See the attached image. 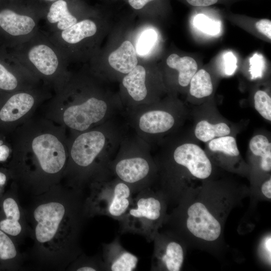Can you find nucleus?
<instances>
[{
	"instance_id": "obj_2",
	"label": "nucleus",
	"mask_w": 271,
	"mask_h": 271,
	"mask_svg": "<svg viewBox=\"0 0 271 271\" xmlns=\"http://www.w3.org/2000/svg\"><path fill=\"white\" fill-rule=\"evenodd\" d=\"M6 137L12 148L6 168L18 189L35 196L62 183L68 157L64 127L36 113Z\"/></svg>"
},
{
	"instance_id": "obj_5",
	"label": "nucleus",
	"mask_w": 271,
	"mask_h": 271,
	"mask_svg": "<svg viewBox=\"0 0 271 271\" xmlns=\"http://www.w3.org/2000/svg\"><path fill=\"white\" fill-rule=\"evenodd\" d=\"M108 170L114 177L127 184L133 194L151 187L156 173L149 145L138 136L123 138Z\"/></svg>"
},
{
	"instance_id": "obj_32",
	"label": "nucleus",
	"mask_w": 271,
	"mask_h": 271,
	"mask_svg": "<svg viewBox=\"0 0 271 271\" xmlns=\"http://www.w3.org/2000/svg\"><path fill=\"white\" fill-rule=\"evenodd\" d=\"M250 72L252 78L261 76L264 67L263 61L261 56L255 54L250 60Z\"/></svg>"
},
{
	"instance_id": "obj_8",
	"label": "nucleus",
	"mask_w": 271,
	"mask_h": 271,
	"mask_svg": "<svg viewBox=\"0 0 271 271\" xmlns=\"http://www.w3.org/2000/svg\"><path fill=\"white\" fill-rule=\"evenodd\" d=\"M22 89L0 99V136L6 137L37 113L43 99Z\"/></svg>"
},
{
	"instance_id": "obj_9",
	"label": "nucleus",
	"mask_w": 271,
	"mask_h": 271,
	"mask_svg": "<svg viewBox=\"0 0 271 271\" xmlns=\"http://www.w3.org/2000/svg\"><path fill=\"white\" fill-rule=\"evenodd\" d=\"M130 123L137 136L147 143L149 138L169 131L174 126L175 119L169 112L156 109L148 104L131 108Z\"/></svg>"
},
{
	"instance_id": "obj_16",
	"label": "nucleus",
	"mask_w": 271,
	"mask_h": 271,
	"mask_svg": "<svg viewBox=\"0 0 271 271\" xmlns=\"http://www.w3.org/2000/svg\"><path fill=\"white\" fill-rule=\"evenodd\" d=\"M146 79V71L141 65H137L123 77L122 85L134 102L131 108L144 104L148 95Z\"/></svg>"
},
{
	"instance_id": "obj_13",
	"label": "nucleus",
	"mask_w": 271,
	"mask_h": 271,
	"mask_svg": "<svg viewBox=\"0 0 271 271\" xmlns=\"http://www.w3.org/2000/svg\"><path fill=\"white\" fill-rule=\"evenodd\" d=\"M154 252L152 258L153 270L166 269L179 271L184 261V251L181 245L176 241L165 240L157 233L153 240Z\"/></svg>"
},
{
	"instance_id": "obj_30",
	"label": "nucleus",
	"mask_w": 271,
	"mask_h": 271,
	"mask_svg": "<svg viewBox=\"0 0 271 271\" xmlns=\"http://www.w3.org/2000/svg\"><path fill=\"white\" fill-rule=\"evenodd\" d=\"M157 34L153 29H149L142 33L136 46V52L141 56L147 54L155 45Z\"/></svg>"
},
{
	"instance_id": "obj_23",
	"label": "nucleus",
	"mask_w": 271,
	"mask_h": 271,
	"mask_svg": "<svg viewBox=\"0 0 271 271\" xmlns=\"http://www.w3.org/2000/svg\"><path fill=\"white\" fill-rule=\"evenodd\" d=\"M249 146L253 154L261 158V169L264 171H270L271 144L267 138L263 135L255 136L250 140Z\"/></svg>"
},
{
	"instance_id": "obj_22",
	"label": "nucleus",
	"mask_w": 271,
	"mask_h": 271,
	"mask_svg": "<svg viewBox=\"0 0 271 271\" xmlns=\"http://www.w3.org/2000/svg\"><path fill=\"white\" fill-rule=\"evenodd\" d=\"M96 31L97 27L94 22L90 20L85 19L63 30L61 37L66 43L74 44L85 38L93 36Z\"/></svg>"
},
{
	"instance_id": "obj_19",
	"label": "nucleus",
	"mask_w": 271,
	"mask_h": 271,
	"mask_svg": "<svg viewBox=\"0 0 271 271\" xmlns=\"http://www.w3.org/2000/svg\"><path fill=\"white\" fill-rule=\"evenodd\" d=\"M108 62L114 70L127 74L138 64L135 48L129 41H124L108 57Z\"/></svg>"
},
{
	"instance_id": "obj_7",
	"label": "nucleus",
	"mask_w": 271,
	"mask_h": 271,
	"mask_svg": "<svg viewBox=\"0 0 271 271\" xmlns=\"http://www.w3.org/2000/svg\"><path fill=\"white\" fill-rule=\"evenodd\" d=\"M160 197L151 187L136 193L119 221L120 233L138 234L148 242L153 241L164 215V204Z\"/></svg>"
},
{
	"instance_id": "obj_40",
	"label": "nucleus",
	"mask_w": 271,
	"mask_h": 271,
	"mask_svg": "<svg viewBox=\"0 0 271 271\" xmlns=\"http://www.w3.org/2000/svg\"><path fill=\"white\" fill-rule=\"evenodd\" d=\"M265 249L270 255L271 252V238L270 236L267 237L264 242Z\"/></svg>"
},
{
	"instance_id": "obj_39",
	"label": "nucleus",
	"mask_w": 271,
	"mask_h": 271,
	"mask_svg": "<svg viewBox=\"0 0 271 271\" xmlns=\"http://www.w3.org/2000/svg\"><path fill=\"white\" fill-rule=\"evenodd\" d=\"M261 192L267 198H271V179L265 181L261 186Z\"/></svg>"
},
{
	"instance_id": "obj_27",
	"label": "nucleus",
	"mask_w": 271,
	"mask_h": 271,
	"mask_svg": "<svg viewBox=\"0 0 271 271\" xmlns=\"http://www.w3.org/2000/svg\"><path fill=\"white\" fill-rule=\"evenodd\" d=\"M208 147L212 151L222 152L232 157L239 154L236 140L231 136H226L213 139L209 142Z\"/></svg>"
},
{
	"instance_id": "obj_29",
	"label": "nucleus",
	"mask_w": 271,
	"mask_h": 271,
	"mask_svg": "<svg viewBox=\"0 0 271 271\" xmlns=\"http://www.w3.org/2000/svg\"><path fill=\"white\" fill-rule=\"evenodd\" d=\"M19 78L0 63V90L15 92L19 89Z\"/></svg>"
},
{
	"instance_id": "obj_20",
	"label": "nucleus",
	"mask_w": 271,
	"mask_h": 271,
	"mask_svg": "<svg viewBox=\"0 0 271 271\" xmlns=\"http://www.w3.org/2000/svg\"><path fill=\"white\" fill-rule=\"evenodd\" d=\"M166 62L169 67L178 71V82L183 87L189 85L198 69L196 61L189 56L180 57L177 54H172L168 57Z\"/></svg>"
},
{
	"instance_id": "obj_41",
	"label": "nucleus",
	"mask_w": 271,
	"mask_h": 271,
	"mask_svg": "<svg viewBox=\"0 0 271 271\" xmlns=\"http://www.w3.org/2000/svg\"><path fill=\"white\" fill-rule=\"evenodd\" d=\"M47 1H55V0H47Z\"/></svg>"
},
{
	"instance_id": "obj_24",
	"label": "nucleus",
	"mask_w": 271,
	"mask_h": 271,
	"mask_svg": "<svg viewBox=\"0 0 271 271\" xmlns=\"http://www.w3.org/2000/svg\"><path fill=\"white\" fill-rule=\"evenodd\" d=\"M230 132V128L226 123L220 122L212 124L206 120L199 122L195 129L196 137L203 142H207L215 137L227 136Z\"/></svg>"
},
{
	"instance_id": "obj_15",
	"label": "nucleus",
	"mask_w": 271,
	"mask_h": 271,
	"mask_svg": "<svg viewBox=\"0 0 271 271\" xmlns=\"http://www.w3.org/2000/svg\"><path fill=\"white\" fill-rule=\"evenodd\" d=\"M28 58L43 76H53L58 71V58L53 49L45 44H38L32 47L29 51Z\"/></svg>"
},
{
	"instance_id": "obj_33",
	"label": "nucleus",
	"mask_w": 271,
	"mask_h": 271,
	"mask_svg": "<svg viewBox=\"0 0 271 271\" xmlns=\"http://www.w3.org/2000/svg\"><path fill=\"white\" fill-rule=\"evenodd\" d=\"M12 154V148L7 137L0 136V163L9 160Z\"/></svg>"
},
{
	"instance_id": "obj_21",
	"label": "nucleus",
	"mask_w": 271,
	"mask_h": 271,
	"mask_svg": "<svg viewBox=\"0 0 271 271\" xmlns=\"http://www.w3.org/2000/svg\"><path fill=\"white\" fill-rule=\"evenodd\" d=\"M47 19L51 23H57V28L62 31L77 22L76 18L69 11L67 4L64 0H58L52 4Z\"/></svg>"
},
{
	"instance_id": "obj_17",
	"label": "nucleus",
	"mask_w": 271,
	"mask_h": 271,
	"mask_svg": "<svg viewBox=\"0 0 271 271\" xmlns=\"http://www.w3.org/2000/svg\"><path fill=\"white\" fill-rule=\"evenodd\" d=\"M0 26L9 34L17 36L31 32L35 27V22L29 16L5 9L0 12Z\"/></svg>"
},
{
	"instance_id": "obj_31",
	"label": "nucleus",
	"mask_w": 271,
	"mask_h": 271,
	"mask_svg": "<svg viewBox=\"0 0 271 271\" xmlns=\"http://www.w3.org/2000/svg\"><path fill=\"white\" fill-rule=\"evenodd\" d=\"M194 24L200 31L210 35H216L220 32L219 23L202 14H199L195 17Z\"/></svg>"
},
{
	"instance_id": "obj_35",
	"label": "nucleus",
	"mask_w": 271,
	"mask_h": 271,
	"mask_svg": "<svg viewBox=\"0 0 271 271\" xmlns=\"http://www.w3.org/2000/svg\"><path fill=\"white\" fill-rule=\"evenodd\" d=\"M255 26L257 30L267 38L271 39V21L268 19H261L258 21Z\"/></svg>"
},
{
	"instance_id": "obj_11",
	"label": "nucleus",
	"mask_w": 271,
	"mask_h": 271,
	"mask_svg": "<svg viewBox=\"0 0 271 271\" xmlns=\"http://www.w3.org/2000/svg\"><path fill=\"white\" fill-rule=\"evenodd\" d=\"M186 226L195 236L206 241L217 239L221 233V225L201 202H196L189 207Z\"/></svg>"
},
{
	"instance_id": "obj_34",
	"label": "nucleus",
	"mask_w": 271,
	"mask_h": 271,
	"mask_svg": "<svg viewBox=\"0 0 271 271\" xmlns=\"http://www.w3.org/2000/svg\"><path fill=\"white\" fill-rule=\"evenodd\" d=\"M225 73L231 75L234 73L237 68V60L231 52L226 53L224 55Z\"/></svg>"
},
{
	"instance_id": "obj_37",
	"label": "nucleus",
	"mask_w": 271,
	"mask_h": 271,
	"mask_svg": "<svg viewBox=\"0 0 271 271\" xmlns=\"http://www.w3.org/2000/svg\"><path fill=\"white\" fill-rule=\"evenodd\" d=\"M188 4L194 7H207L216 4L220 0H185Z\"/></svg>"
},
{
	"instance_id": "obj_6",
	"label": "nucleus",
	"mask_w": 271,
	"mask_h": 271,
	"mask_svg": "<svg viewBox=\"0 0 271 271\" xmlns=\"http://www.w3.org/2000/svg\"><path fill=\"white\" fill-rule=\"evenodd\" d=\"M86 187L89 191L85 195L84 206L88 218L105 215L119 221L131 204V189L109 172L92 180Z\"/></svg>"
},
{
	"instance_id": "obj_14",
	"label": "nucleus",
	"mask_w": 271,
	"mask_h": 271,
	"mask_svg": "<svg viewBox=\"0 0 271 271\" xmlns=\"http://www.w3.org/2000/svg\"><path fill=\"white\" fill-rule=\"evenodd\" d=\"M101 258L106 271H132L136 268L138 262L136 256L122 247L118 236L103 244Z\"/></svg>"
},
{
	"instance_id": "obj_18",
	"label": "nucleus",
	"mask_w": 271,
	"mask_h": 271,
	"mask_svg": "<svg viewBox=\"0 0 271 271\" xmlns=\"http://www.w3.org/2000/svg\"><path fill=\"white\" fill-rule=\"evenodd\" d=\"M23 257L18 244L0 229V270H15L21 267Z\"/></svg>"
},
{
	"instance_id": "obj_26",
	"label": "nucleus",
	"mask_w": 271,
	"mask_h": 271,
	"mask_svg": "<svg viewBox=\"0 0 271 271\" xmlns=\"http://www.w3.org/2000/svg\"><path fill=\"white\" fill-rule=\"evenodd\" d=\"M76 271L105 270L101 257L87 256L82 253L68 267Z\"/></svg>"
},
{
	"instance_id": "obj_28",
	"label": "nucleus",
	"mask_w": 271,
	"mask_h": 271,
	"mask_svg": "<svg viewBox=\"0 0 271 271\" xmlns=\"http://www.w3.org/2000/svg\"><path fill=\"white\" fill-rule=\"evenodd\" d=\"M254 107L264 118L271 120V98L264 91H257L254 96Z\"/></svg>"
},
{
	"instance_id": "obj_3",
	"label": "nucleus",
	"mask_w": 271,
	"mask_h": 271,
	"mask_svg": "<svg viewBox=\"0 0 271 271\" xmlns=\"http://www.w3.org/2000/svg\"><path fill=\"white\" fill-rule=\"evenodd\" d=\"M111 119L83 132L68 133V157L62 183L84 190L91 181L109 172L108 166L123 138Z\"/></svg>"
},
{
	"instance_id": "obj_4",
	"label": "nucleus",
	"mask_w": 271,
	"mask_h": 271,
	"mask_svg": "<svg viewBox=\"0 0 271 271\" xmlns=\"http://www.w3.org/2000/svg\"><path fill=\"white\" fill-rule=\"evenodd\" d=\"M119 107L95 95L76 96L62 89L54 98L40 108L44 116L64 127L68 133H74L111 119Z\"/></svg>"
},
{
	"instance_id": "obj_10",
	"label": "nucleus",
	"mask_w": 271,
	"mask_h": 271,
	"mask_svg": "<svg viewBox=\"0 0 271 271\" xmlns=\"http://www.w3.org/2000/svg\"><path fill=\"white\" fill-rule=\"evenodd\" d=\"M18 188L12 181L9 189L0 198V229L17 243L28 234L25 211L17 195Z\"/></svg>"
},
{
	"instance_id": "obj_1",
	"label": "nucleus",
	"mask_w": 271,
	"mask_h": 271,
	"mask_svg": "<svg viewBox=\"0 0 271 271\" xmlns=\"http://www.w3.org/2000/svg\"><path fill=\"white\" fill-rule=\"evenodd\" d=\"M83 191L61 183L33 196L24 210L33 240L32 255L39 264L65 269L82 253L79 239L88 218Z\"/></svg>"
},
{
	"instance_id": "obj_38",
	"label": "nucleus",
	"mask_w": 271,
	"mask_h": 271,
	"mask_svg": "<svg viewBox=\"0 0 271 271\" xmlns=\"http://www.w3.org/2000/svg\"><path fill=\"white\" fill-rule=\"evenodd\" d=\"M157 0H127L129 5L134 10L143 9L148 4Z\"/></svg>"
},
{
	"instance_id": "obj_36",
	"label": "nucleus",
	"mask_w": 271,
	"mask_h": 271,
	"mask_svg": "<svg viewBox=\"0 0 271 271\" xmlns=\"http://www.w3.org/2000/svg\"><path fill=\"white\" fill-rule=\"evenodd\" d=\"M10 180L12 181L8 169L6 167L0 168V198L5 192V187Z\"/></svg>"
},
{
	"instance_id": "obj_12",
	"label": "nucleus",
	"mask_w": 271,
	"mask_h": 271,
	"mask_svg": "<svg viewBox=\"0 0 271 271\" xmlns=\"http://www.w3.org/2000/svg\"><path fill=\"white\" fill-rule=\"evenodd\" d=\"M174 162L186 168L194 177L204 179L210 176L212 165L204 151L198 145L186 143L178 146L173 154Z\"/></svg>"
},
{
	"instance_id": "obj_25",
	"label": "nucleus",
	"mask_w": 271,
	"mask_h": 271,
	"mask_svg": "<svg viewBox=\"0 0 271 271\" xmlns=\"http://www.w3.org/2000/svg\"><path fill=\"white\" fill-rule=\"evenodd\" d=\"M190 94L198 98L208 96L213 92V85L210 74L205 70L196 72L190 83Z\"/></svg>"
}]
</instances>
